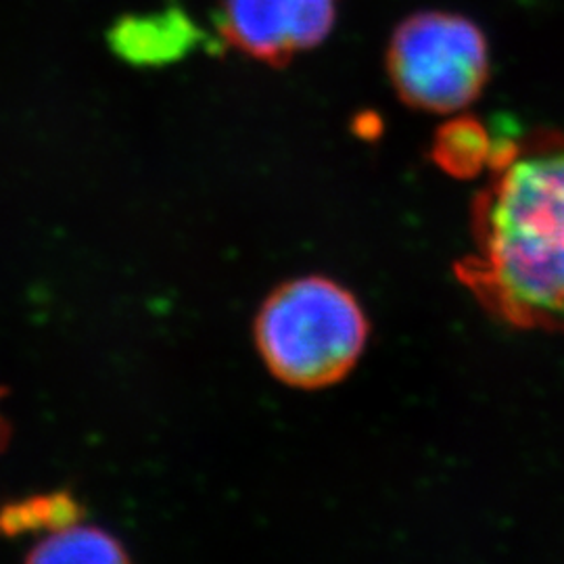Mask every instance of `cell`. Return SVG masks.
<instances>
[{
    "label": "cell",
    "instance_id": "1",
    "mask_svg": "<svg viewBox=\"0 0 564 564\" xmlns=\"http://www.w3.org/2000/svg\"><path fill=\"white\" fill-rule=\"evenodd\" d=\"M496 167L463 279L508 323L564 333V137L508 149Z\"/></svg>",
    "mask_w": 564,
    "mask_h": 564
},
{
    "label": "cell",
    "instance_id": "5",
    "mask_svg": "<svg viewBox=\"0 0 564 564\" xmlns=\"http://www.w3.org/2000/svg\"><path fill=\"white\" fill-rule=\"evenodd\" d=\"M195 39V28L181 13L170 11L162 18L123 21L113 30L111 44L123 59L151 65L178 59Z\"/></svg>",
    "mask_w": 564,
    "mask_h": 564
},
{
    "label": "cell",
    "instance_id": "7",
    "mask_svg": "<svg viewBox=\"0 0 564 564\" xmlns=\"http://www.w3.org/2000/svg\"><path fill=\"white\" fill-rule=\"evenodd\" d=\"M82 521V508L69 494L34 496L0 510V535L20 538L25 533H51Z\"/></svg>",
    "mask_w": 564,
    "mask_h": 564
},
{
    "label": "cell",
    "instance_id": "6",
    "mask_svg": "<svg viewBox=\"0 0 564 564\" xmlns=\"http://www.w3.org/2000/svg\"><path fill=\"white\" fill-rule=\"evenodd\" d=\"M30 563L118 564L128 561L120 540L82 521L42 535L28 554Z\"/></svg>",
    "mask_w": 564,
    "mask_h": 564
},
{
    "label": "cell",
    "instance_id": "3",
    "mask_svg": "<svg viewBox=\"0 0 564 564\" xmlns=\"http://www.w3.org/2000/svg\"><path fill=\"white\" fill-rule=\"evenodd\" d=\"M384 65L408 107L449 116L481 97L491 74V55L475 21L449 11H419L393 30Z\"/></svg>",
    "mask_w": 564,
    "mask_h": 564
},
{
    "label": "cell",
    "instance_id": "8",
    "mask_svg": "<svg viewBox=\"0 0 564 564\" xmlns=\"http://www.w3.org/2000/svg\"><path fill=\"white\" fill-rule=\"evenodd\" d=\"M4 437H7V426H4L2 419H0V445L4 444Z\"/></svg>",
    "mask_w": 564,
    "mask_h": 564
},
{
    "label": "cell",
    "instance_id": "4",
    "mask_svg": "<svg viewBox=\"0 0 564 564\" xmlns=\"http://www.w3.org/2000/svg\"><path fill=\"white\" fill-rule=\"evenodd\" d=\"M339 7L341 0H220L216 25L247 59L284 67L330 36Z\"/></svg>",
    "mask_w": 564,
    "mask_h": 564
},
{
    "label": "cell",
    "instance_id": "2",
    "mask_svg": "<svg viewBox=\"0 0 564 564\" xmlns=\"http://www.w3.org/2000/svg\"><path fill=\"white\" fill-rule=\"evenodd\" d=\"M362 305L339 282L305 276L281 284L256 321L263 364L282 383L323 389L339 383L368 341Z\"/></svg>",
    "mask_w": 564,
    "mask_h": 564
}]
</instances>
